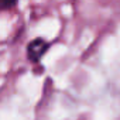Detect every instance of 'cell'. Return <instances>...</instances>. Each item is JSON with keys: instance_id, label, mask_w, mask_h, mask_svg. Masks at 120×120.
<instances>
[{"instance_id": "obj_2", "label": "cell", "mask_w": 120, "mask_h": 120, "mask_svg": "<svg viewBox=\"0 0 120 120\" xmlns=\"http://www.w3.org/2000/svg\"><path fill=\"white\" fill-rule=\"evenodd\" d=\"M11 6H14V3H0V9H4V7H11Z\"/></svg>"}, {"instance_id": "obj_1", "label": "cell", "mask_w": 120, "mask_h": 120, "mask_svg": "<svg viewBox=\"0 0 120 120\" xmlns=\"http://www.w3.org/2000/svg\"><path fill=\"white\" fill-rule=\"evenodd\" d=\"M47 48H48V44L42 38H35L34 41H31L28 44V48H27V54H28L30 61H33V62L40 61V58L47 51Z\"/></svg>"}]
</instances>
